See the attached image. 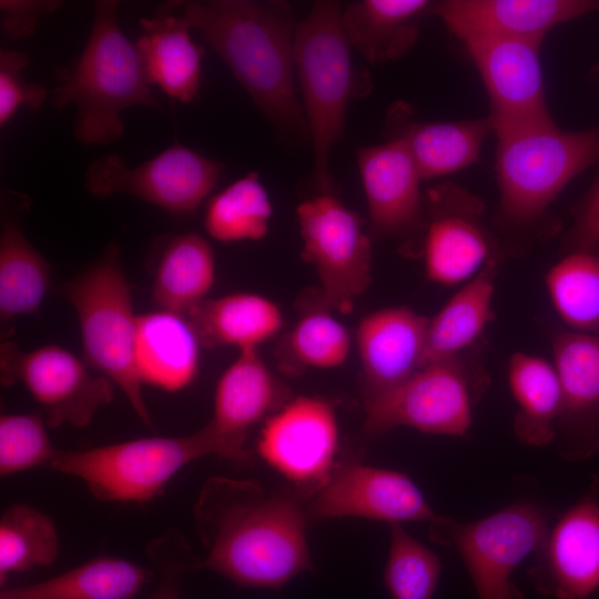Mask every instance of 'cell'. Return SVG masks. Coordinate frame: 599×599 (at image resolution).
I'll return each mask as SVG.
<instances>
[{"mask_svg": "<svg viewBox=\"0 0 599 599\" xmlns=\"http://www.w3.org/2000/svg\"><path fill=\"white\" fill-rule=\"evenodd\" d=\"M296 491L271 493L253 480L211 477L194 505L206 555L201 566L245 588L280 589L313 570L309 517Z\"/></svg>", "mask_w": 599, "mask_h": 599, "instance_id": "6da1fadb", "label": "cell"}, {"mask_svg": "<svg viewBox=\"0 0 599 599\" xmlns=\"http://www.w3.org/2000/svg\"><path fill=\"white\" fill-rule=\"evenodd\" d=\"M183 17L221 57L281 138L309 140L294 81L297 23L286 1H183Z\"/></svg>", "mask_w": 599, "mask_h": 599, "instance_id": "7a4b0ae2", "label": "cell"}, {"mask_svg": "<svg viewBox=\"0 0 599 599\" xmlns=\"http://www.w3.org/2000/svg\"><path fill=\"white\" fill-rule=\"evenodd\" d=\"M495 134L497 223L515 235H555L560 225L548 209L575 177L599 163V125L568 131L549 120Z\"/></svg>", "mask_w": 599, "mask_h": 599, "instance_id": "3957f363", "label": "cell"}, {"mask_svg": "<svg viewBox=\"0 0 599 599\" xmlns=\"http://www.w3.org/2000/svg\"><path fill=\"white\" fill-rule=\"evenodd\" d=\"M116 0L93 2V19L81 53L55 70V110L77 109L73 136L82 145H110L124 132L121 113L142 105L162 111L148 83L139 52L123 33Z\"/></svg>", "mask_w": 599, "mask_h": 599, "instance_id": "277c9868", "label": "cell"}, {"mask_svg": "<svg viewBox=\"0 0 599 599\" xmlns=\"http://www.w3.org/2000/svg\"><path fill=\"white\" fill-rule=\"evenodd\" d=\"M337 1H316L297 23L294 68L313 148V177L318 193H332L331 153L342 138L355 75L351 45L341 24Z\"/></svg>", "mask_w": 599, "mask_h": 599, "instance_id": "5b68a950", "label": "cell"}, {"mask_svg": "<svg viewBox=\"0 0 599 599\" xmlns=\"http://www.w3.org/2000/svg\"><path fill=\"white\" fill-rule=\"evenodd\" d=\"M89 366L116 385L139 418L153 427L136 364L138 315L116 243L65 286Z\"/></svg>", "mask_w": 599, "mask_h": 599, "instance_id": "8992f818", "label": "cell"}, {"mask_svg": "<svg viewBox=\"0 0 599 599\" xmlns=\"http://www.w3.org/2000/svg\"><path fill=\"white\" fill-rule=\"evenodd\" d=\"M209 455L230 460L223 441L206 424L177 437H145L83 450H58L50 469L78 478L98 499L145 502L189 463Z\"/></svg>", "mask_w": 599, "mask_h": 599, "instance_id": "52a82bcc", "label": "cell"}, {"mask_svg": "<svg viewBox=\"0 0 599 599\" xmlns=\"http://www.w3.org/2000/svg\"><path fill=\"white\" fill-rule=\"evenodd\" d=\"M478 352L474 345L428 363L400 386L365 404L366 434L407 426L427 434L465 435L473 406L490 382Z\"/></svg>", "mask_w": 599, "mask_h": 599, "instance_id": "ba28073f", "label": "cell"}, {"mask_svg": "<svg viewBox=\"0 0 599 599\" xmlns=\"http://www.w3.org/2000/svg\"><path fill=\"white\" fill-rule=\"evenodd\" d=\"M549 528L547 514L521 500L473 522L439 515L429 524V537L458 552L478 599H525L510 576L539 549Z\"/></svg>", "mask_w": 599, "mask_h": 599, "instance_id": "9c48e42d", "label": "cell"}, {"mask_svg": "<svg viewBox=\"0 0 599 599\" xmlns=\"http://www.w3.org/2000/svg\"><path fill=\"white\" fill-rule=\"evenodd\" d=\"M297 221L302 258L313 265L321 283L319 305L348 313L372 282V238L364 220L332 193L302 202Z\"/></svg>", "mask_w": 599, "mask_h": 599, "instance_id": "30bf717a", "label": "cell"}, {"mask_svg": "<svg viewBox=\"0 0 599 599\" xmlns=\"http://www.w3.org/2000/svg\"><path fill=\"white\" fill-rule=\"evenodd\" d=\"M223 170L222 163L174 143L133 167L116 153L102 155L85 170L84 185L99 199L129 194L167 212L186 214L214 190Z\"/></svg>", "mask_w": 599, "mask_h": 599, "instance_id": "8fae6325", "label": "cell"}, {"mask_svg": "<svg viewBox=\"0 0 599 599\" xmlns=\"http://www.w3.org/2000/svg\"><path fill=\"white\" fill-rule=\"evenodd\" d=\"M485 211L478 196L453 182L427 191L420 253L432 282L455 285L487 262L504 260L501 243L484 222Z\"/></svg>", "mask_w": 599, "mask_h": 599, "instance_id": "7c38bea8", "label": "cell"}, {"mask_svg": "<svg viewBox=\"0 0 599 599\" xmlns=\"http://www.w3.org/2000/svg\"><path fill=\"white\" fill-rule=\"evenodd\" d=\"M1 382H20L42 407L45 424L83 427L112 402L113 383L94 375L78 356L51 344L22 351L12 342L1 344Z\"/></svg>", "mask_w": 599, "mask_h": 599, "instance_id": "4fadbf2b", "label": "cell"}, {"mask_svg": "<svg viewBox=\"0 0 599 599\" xmlns=\"http://www.w3.org/2000/svg\"><path fill=\"white\" fill-rule=\"evenodd\" d=\"M338 423L334 407L317 396L287 400L262 426L256 448L261 458L296 493L311 497L336 465Z\"/></svg>", "mask_w": 599, "mask_h": 599, "instance_id": "5bb4252c", "label": "cell"}, {"mask_svg": "<svg viewBox=\"0 0 599 599\" xmlns=\"http://www.w3.org/2000/svg\"><path fill=\"white\" fill-rule=\"evenodd\" d=\"M528 575L554 599H592L599 592V476L549 528Z\"/></svg>", "mask_w": 599, "mask_h": 599, "instance_id": "9a60e30c", "label": "cell"}, {"mask_svg": "<svg viewBox=\"0 0 599 599\" xmlns=\"http://www.w3.org/2000/svg\"><path fill=\"white\" fill-rule=\"evenodd\" d=\"M464 45L486 89L494 133L552 120L545 94L540 43L484 38Z\"/></svg>", "mask_w": 599, "mask_h": 599, "instance_id": "2e32d148", "label": "cell"}, {"mask_svg": "<svg viewBox=\"0 0 599 599\" xmlns=\"http://www.w3.org/2000/svg\"><path fill=\"white\" fill-rule=\"evenodd\" d=\"M306 509L313 518L359 517L388 525L430 524L439 517L406 474L358 461L336 465Z\"/></svg>", "mask_w": 599, "mask_h": 599, "instance_id": "e0dca14e", "label": "cell"}, {"mask_svg": "<svg viewBox=\"0 0 599 599\" xmlns=\"http://www.w3.org/2000/svg\"><path fill=\"white\" fill-rule=\"evenodd\" d=\"M552 354L561 386L556 451L564 460L583 461L599 454V336L558 333Z\"/></svg>", "mask_w": 599, "mask_h": 599, "instance_id": "ac0fdd59", "label": "cell"}, {"mask_svg": "<svg viewBox=\"0 0 599 599\" xmlns=\"http://www.w3.org/2000/svg\"><path fill=\"white\" fill-rule=\"evenodd\" d=\"M370 226V238H420L424 196L420 173L398 140L363 146L356 153Z\"/></svg>", "mask_w": 599, "mask_h": 599, "instance_id": "d6986e66", "label": "cell"}, {"mask_svg": "<svg viewBox=\"0 0 599 599\" xmlns=\"http://www.w3.org/2000/svg\"><path fill=\"white\" fill-rule=\"evenodd\" d=\"M596 11L597 0H443L429 8L463 42L504 38L540 44L555 27Z\"/></svg>", "mask_w": 599, "mask_h": 599, "instance_id": "ffe728a7", "label": "cell"}, {"mask_svg": "<svg viewBox=\"0 0 599 599\" xmlns=\"http://www.w3.org/2000/svg\"><path fill=\"white\" fill-rule=\"evenodd\" d=\"M287 400V389L270 370L258 349L238 352L217 380L213 416L207 423L227 448L231 461L251 463L246 447L250 432Z\"/></svg>", "mask_w": 599, "mask_h": 599, "instance_id": "44dd1931", "label": "cell"}, {"mask_svg": "<svg viewBox=\"0 0 599 599\" xmlns=\"http://www.w3.org/2000/svg\"><path fill=\"white\" fill-rule=\"evenodd\" d=\"M429 318L406 306L366 315L356 329L363 398L368 404L404 384L423 367Z\"/></svg>", "mask_w": 599, "mask_h": 599, "instance_id": "7402d4cb", "label": "cell"}, {"mask_svg": "<svg viewBox=\"0 0 599 599\" xmlns=\"http://www.w3.org/2000/svg\"><path fill=\"white\" fill-rule=\"evenodd\" d=\"M388 140L400 141L413 158L423 180L455 173L474 164L493 123L487 118L420 121L410 105L394 102L386 114Z\"/></svg>", "mask_w": 599, "mask_h": 599, "instance_id": "603a6c76", "label": "cell"}, {"mask_svg": "<svg viewBox=\"0 0 599 599\" xmlns=\"http://www.w3.org/2000/svg\"><path fill=\"white\" fill-rule=\"evenodd\" d=\"M182 1H166L152 18H141L135 47L145 79L167 97L191 103L201 87L204 48L190 35L191 26L174 11Z\"/></svg>", "mask_w": 599, "mask_h": 599, "instance_id": "cb8c5ba5", "label": "cell"}, {"mask_svg": "<svg viewBox=\"0 0 599 599\" xmlns=\"http://www.w3.org/2000/svg\"><path fill=\"white\" fill-rule=\"evenodd\" d=\"M201 343L185 315L158 309L138 315L136 364L143 384L176 392L200 367Z\"/></svg>", "mask_w": 599, "mask_h": 599, "instance_id": "d4e9b609", "label": "cell"}, {"mask_svg": "<svg viewBox=\"0 0 599 599\" xmlns=\"http://www.w3.org/2000/svg\"><path fill=\"white\" fill-rule=\"evenodd\" d=\"M430 4L428 0H358L342 9L341 24L351 48L373 64L385 63L414 47Z\"/></svg>", "mask_w": 599, "mask_h": 599, "instance_id": "484cf974", "label": "cell"}, {"mask_svg": "<svg viewBox=\"0 0 599 599\" xmlns=\"http://www.w3.org/2000/svg\"><path fill=\"white\" fill-rule=\"evenodd\" d=\"M202 346L258 349L284 325L280 306L266 296L235 292L206 298L185 315Z\"/></svg>", "mask_w": 599, "mask_h": 599, "instance_id": "4316f807", "label": "cell"}, {"mask_svg": "<svg viewBox=\"0 0 599 599\" xmlns=\"http://www.w3.org/2000/svg\"><path fill=\"white\" fill-rule=\"evenodd\" d=\"M214 282V252L203 236L175 234L162 243L151 288L160 309L186 315L206 300Z\"/></svg>", "mask_w": 599, "mask_h": 599, "instance_id": "83f0119b", "label": "cell"}, {"mask_svg": "<svg viewBox=\"0 0 599 599\" xmlns=\"http://www.w3.org/2000/svg\"><path fill=\"white\" fill-rule=\"evenodd\" d=\"M502 261L491 260L429 319L423 366L476 345L494 318L491 300Z\"/></svg>", "mask_w": 599, "mask_h": 599, "instance_id": "f1b7e54d", "label": "cell"}, {"mask_svg": "<svg viewBox=\"0 0 599 599\" xmlns=\"http://www.w3.org/2000/svg\"><path fill=\"white\" fill-rule=\"evenodd\" d=\"M508 383L518 406L512 429L529 446L555 443L561 409V386L555 365L526 353H515L508 364Z\"/></svg>", "mask_w": 599, "mask_h": 599, "instance_id": "f546056e", "label": "cell"}, {"mask_svg": "<svg viewBox=\"0 0 599 599\" xmlns=\"http://www.w3.org/2000/svg\"><path fill=\"white\" fill-rule=\"evenodd\" d=\"M150 578L140 565L100 556L50 579L7 588L0 599H134Z\"/></svg>", "mask_w": 599, "mask_h": 599, "instance_id": "4dcf8cb0", "label": "cell"}, {"mask_svg": "<svg viewBox=\"0 0 599 599\" xmlns=\"http://www.w3.org/2000/svg\"><path fill=\"white\" fill-rule=\"evenodd\" d=\"M50 265L29 242L20 223L2 214L0 233V319L37 315L50 285Z\"/></svg>", "mask_w": 599, "mask_h": 599, "instance_id": "1f68e13d", "label": "cell"}, {"mask_svg": "<svg viewBox=\"0 0 599 599\" xmlns=\"http://www.w3.org/2000/svg\"><path fill=\"white\" fill-rule=\"evenodd\" d=\"M546 285L571 331L599 336V241L565 253L547 272Z\"/></svg>", "mask_w": 599, "mask_h": 599, "instance_id": "d6a6232c", "label": "cell"}, {"mask_svg": "<svg viewBox=\"0 0 599 599\" xmlns=\"http://www.w3.org/2000/svg\"><path fill=\"white\" fill-rule=\"evenodd\" d=\"M273 207L257 172L232 182L207 201L204 229L216 241H258L268 231Z\"/></svg>", "mask_w": 599, "mask_h": 599, "instance_id": "836d02e7", "label": "cell"}, {"mask_svg": "<svg viewBox=\"0 0 599 599\" xmlns=\"http://www.w3.org/2000/svg\"><path fill=\"white\" fill-rule=\"evenodd\" d=\"M59 536L44 512L22 504L8 507L0 519V582L11 573L54 562Z\"/></svg>", "mask_w": 599, "mask_h": 599, "instance_id": "e575fe53", "label": "cell"}, {"mask_svg": "<svg viewBox=\"0 0 599 599\" xmlns=\"http://www.w3.org/2000/svg\"><path fill=\"white\" fill-rule=\"evenodd\" d=\"M318 306L306 312L285 336L278 359L290 372L306 368L328 369L345 363L352 338L346 326Z\"/></svg>", "mask_w": 599, "mask_h": 599, "instance_id": "d590c367", "label": "cell"}, {"mask_svg": "<svg viewBox=\"0 0 599 599\" xmlns=\"http://www.w3.org/2000/svg\"><path fill=\"white\" fill-rule=\"evenodd\" d=\"M390 541L383 580L390 599H433L441 560L410 536L402 524H390Z\"/></svg>", "mask_w": 599, "mask_h": 599, "instance_id": "8d00e7d4", "label": "cell"}, {"mask_svg": "<svg viewBox=\"0 0 599 599\" xmlns=\"http://www.w3.org/2000/svg\"><path fill=\"white\" fill-rule=\"evenodd\" d=\"M53 447L41 415L6 414L0 417V474L8 476L49 466Z\"/></svg>", "mask_w": 599, "mask_h": 599, "instance_id": "74e56055", "label": "cell"}, {"mask_svg": "<svg viewBox=\"0 0 599 599\" xmlns=\"http://www.w3.org/2000/svg\"><path fill=\"white\" fill-rule=\"evenodd\" d=\"M29 57L18 50L0 51V125H6L20 106L37 111L44 103L48 91L35 82H28L22 71Z\"/></svg>", "mask_w": 599, "mask_h": 599, "instance_id": "f35d334b", "label": "cell"}, {"mask_svg": "<svg viewBox=\"0 0 599 599\" xmlns=\"http://www.w3.org/2000/svg\"><path fill=\"white\" fill-rule=\"evenodd\" d=\"M569 212L572 223L562 237V254L599 241V173Z\"/></svg>", "mask_w": 599, "mask_h": 599, "instance_id": "ab89813d", "label": "cell"}, {"mask_svg": "<svg viewBox=\"0 0 599 599\" xmlns=\"http://www.w3.org/2000/svg\"><path fill=\"white\" fill-rule=\"evenodd\" d=\"M60 0H1L0 26L9 41L30 38L40 20L62 7Z\"/></svg>", "mask_w": 599, "mask_h": 599, "instance_id": "60d3db41", "label": "cell"}, {"mask_svg": "<svg viewBox=\"0 0 599 599\" xmlns=\"http://www.w3.org/2000/svg\"><path fill=\"white\" fill-rule=\"evenodd\" d=\"M195 565L185 561L174 567L173 571H167L160 586L148 599H181L179 595V581L185 570H190Z\"/></svg>", "mask_w": 599, "mask_h": 599, "instance_id": "b9f144b4", "label": "cell"}, {"mask_svg": "<svg viewBox=\"0 0 599 599\" xmlns=\"http://www.w3.org/2000/svg\"><path fill=\"white\" fill-rule=\"evenodd\" d=\"M592 75H595V78L599 80V65H597L596 68H593V70H592Z\"/></svg>", "mask_w": 599, "mask_h": 599, "instance_id": "7bdbcfd3", "label": "cell"}]
</instances>
